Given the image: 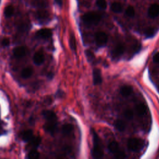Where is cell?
Returning <instances> with one entry per match:
<instances>
[{
  "instance_id": "8",
  "label": "cell",
  "mask_w": 159,
  "mask_h": 159,
  "mask_svg": "<svg viewBox=\"0 0 159 159\" xmlns=\"http://www.w3.org/2000/svg\"><path fill=\"white\" fill-rule=\"evenodd\" d=\"M26 53V49L24 47H17L13 50V54L16 58H21L24 57Z\"/></svg>"
},
{
  "instance_id": "28",
  "label": "cell",
  "mask_w": 159,
  "mask_h": 159,
  "mask_svg": "<svg viewBox=\"0 0 159 159\" xmlns=\"http://www.w3.org/2000/svg\"><path fill=\"white\" fill-rule=\"evenodd\" d=\"M155 29L152 28H148L145 31V35L147 37H152L155 34Z\"/></svg>"
},
{
  "instance_id": "34",
  "label": "cell",
  "mask_w": 159,
  "mask_h": 159,
  "mask_svg": "<svg viewBox=\"0 0 159 159\" xmlns=\"http://www.w3.org/2000/svg\"><path fill=\"white\" fill-rule=\"evenodd\" d=\"M153 60L155 63H159V52L156 53L153 57Z\"/></svg>"
},
{
  "instance_id": "25",
  "label": "cell",
  "mask_w": 159,
  "mask_h": 159,
  "mask_svg": "<svg viewBox=\"0 0 159 159\" xmlns=\"http://www.w3.org/2000/svg\"><path fill=\"white\" fill-rule=\"evenodd\" d=\"M70 47L73 51L75 52L76 49V40L74 34H71L70 39Z\"/></svg>"
},
{
  "instance_id": "22",
  "label": "cell",
  "mask_w": 159,
  "mask_h": 159,
  "mask_svg": "<svg viewBox=\"0 0 159 159\" xmlns=\"http://www.w3.org/2000/svg\"><path fill=\"white\" fill-rule=\"evenodd\" d=\"M74 130V127L70 124H65L62 127V133L63 134L69 135Z\"/></svg>"
},
{
  "instance_id": "31",
  "label": "cell",
  "mask_w": 159,
  "mask_h": 159,
  "mask_svg": "<svg viewBox=\"0 0 159 159\" xmlns=\"http://www.w3.org/2000/svg\"><path fill=\"white\" fill-rule=\"evenodd\" d=\"M85 53H86V56H87V58L90 62H92L94 60V54L92 52L90 51H87Z\"/></svg>"
},
{
  "instance_id": "32",
  "label": "cell",
  "mask_w": 159,
  "mask_h": 159,
  "mask_svg": "<svg viewBox=\"0 0 159 159\" xmlns=\"http://www.w3.org/2000/svg\"><path fill=\"white\" fill-rule=\"evenodd\" d=\"M10 44V40L8 38H4L2 41H1V44L3 47H7Z\"/></svg>"
},
{
  "instance_id": "18",
  "label": "cell",
  "mask_w": 159,
  "mask_h": 159,
  "mask_svg": "<svg viewBox=\"0 0 159 159\" xmlns=\"http://www.w3.org/2000/svg\"><path fill=\"white\" fill-rule=\"evenodd\" d=\"M36 17L39 20L44 21L49 17V14L47 11L40 10L36 12Z\"/></svg>"
},
{
  "instance_id": "19",
  "label": "cell",
  "mask_w": 159,
  "mask_h": 159,
  "mask_svg": "<svg viewBox=\"0 0 159 159\" xmlns=\"http://www.w3.org/2000/svg\"><path fill=\"white\" fill-rule=\"evenodd\" d=\"M33 137V132L31 130L26 131L22 135V139L25 142H29Z\"/></svg>"
},
{
  "instance_id": "27",
  "label": "cell",
  "mask_w": 159,
  "mask_h": 159,
  "mask_svg": "<svg viewBox=\"0 0 159 159\" xmlns=\"http://www.w3.org/2000/svg\"><path fill=\"white\" fill-rule=\"evenodd\" d=\"M28 157L29 159H37L39 157V153L35 150L31 151L28 155Z\"/></svg>"
},
{
  "instance_id": "3",
  "label": "cell",
  "mask_w": 159,
  "mask_h": 159,
  "mask_svg": "<svg viewBox=\"0 0 159 159\" xmlns=\"http://www.w3.org/2000/svg\"><path fill=\"white\" fill-rule=\"evenodd\" d=\"M144 146V141L138 138H131L128 141V147L131 151L139 152Z\"/></svg>"
},
{
  "instance_id": "23",
  "label": "cell",
  "mask_w": 159,
  "mask_h": 159,
  "mask_svg": "<svg viewBox=\"0 0 159 159\" xmlns=\"http://www.w3.org/2000/svg\"><path fill=\"white\" fill-rule=\"evenodd\" d=\"M14 8L13 6L9 5L6 6L4 10V15L6 17H11L13 14H14Z\"/></svg>"
},
{
  "instance_id": "15",
  "label": "cell",
  "mask_w": 159,
  "mask_h": 159,
  "mask_svg": "<svg viewBox=\"0 0 159 159\" xmlns=\"http://www.w3.org/2000/svg\"><path fill=\"white\" fill-rule=\"evenodd\" d=\"M108 149L109 151H110V152H111L115 155V153H116L119 151V144H118V143L116 141H112L108 145Z\"/></svg>"
},
{
  "instance_id": "35",
  "label": "cell",
  "mask_w": 159,
  "mask_h": 159,
  "mask_svg": "<svg viewBox=\"0 0 159 159\" xmlns=\"http://www.w3.org/2000/svg\"><path fill=\"white\" fill-rule=\"evenodd\" d=\"M55 1L58 6H62V0H55Z\"/></svg>"
},
{
  "instance_id": "29",
  "label": "cell",
  "mask_w": 159,
  "mask_h": 159,
  "mask_svg": "<svg viewBox=\"0 0 159 159\" xmlns=\"http://www.w3.org/2000/svg\"><path fill=\"white\" fill-rule=\"evenodd\" d=\"M97 5L100 9L105 10L107 7V3L106 1V0H97Z\"/></svg>"
},
{
  "instance_id": "1",
  "label": "cell",
  "mask_w": 159,
  "mask_h": 159,
  "mask_svg": "<svg viewBox=\"0 0 159 159\" xmlns=\"http://www.w3.org/2000/svg\"><path fill=\"white\" fill-rule=\"evenodd\" d=\"M93 147L92 149V154L94 158H100L103 156V151L101 147L100 140L98 135L93 131Z\"/></svg>"
},
{
  "instance_id": "20",
  "label": "cell",
  "mask_w": 159,
  "mask_h": 159,
  "mask_svg": "<svg viewBox=\"0 0 159 159\" xmlns=\"http://www.w3.org/2000/svg\"><path fill=\"white\" fill-rule=\"evenodd\" d=\"M115 128L118 131H121V132L124 131L126 129V124L125 122L123 121H122L121 119L116 120L115 121Z\"/></svg>"
},
{
  "instance_id": "12",
  "label": "cell",
  "mask_w": 159,
  "mask_h": 159,
  "mask_svg": "<svg viewBox=\"0 0 159 159\" xmlns=\"http://www.w3.org/2000/svg\"><path fill=\"white\" fill-rule=\"evenodd\" d=\"M33 61L37 65H41L44 62V55L42 52H36L33 57Z\"/></svg>"
},
{
  "instance_id": "16",
  "label": "cell",
  "mask_w": 159,
  "mask_h": 159,
  "mask_svg": "<svg viewBox=\"0 0 159 159\" xmlns=\"http://www.w3.org/2000/svg\"><path fill=\"white\" fill-rule=\"evenodd\" d=\"M33 74V69L31 67H26L22 70L21 76L23 78H29Z\"/></svg>"
},
{
  "instance_id": "9",
  "label": "cell",
  "mask_w": 159,
  "mask_h": 159,
  "mask_svg": "<svg viewBox=\"0 0 159 159\" xmlns=\"http://www.w3.org/2000/svg\"><path fill=\"white\" fill-rule=\"evenodd\" d=\"M125 51V47L123 44H118L112 51V56L115 57H119Z\"/></svg>"
},
{
  "instance_id": "17",
  "label": "cell",
  "mask_w": 159,
  "mask_h": 159,
  "mask_svg": "<svg viewBox=\"0 0 159 159\" xmlns=\"http://www.w3.org/2000/svg\"><path fill=\"white\" fill-rule=\"evenodd\" d=\"M31 4L35 7L44 8L47 6L48 1L47 0H31Z\"/></svg>"
},
{
  "instance_id": "6",
  "label": "cell",
  "mask_w": 159,
  "mask_h": 159,
  "mask_svg": "<svg viewBox=\"0 0 159 159\" xmlns=\"http://www.w3.org/2000/svg\"><path fill=\"white\" fill-rule=\"evenodd\" d=\"M93 83L95 85H100L102 83V76L101 71L98 69H95L93 71Z\"/></svg>"
},
{
  "instance_id": "7",
  "label": "cell",
  "mask_w": 159,
  "mask_h": 159,
  "mask_svg": "<svg viewBox=\"0 0 159 159\" xmlns=\"http://www.w3.org/2000/svg\"><path fill=\"white\" fill-rule=\"evenodd\" d=\"M148 15L151 18L156 17L159 15V5L157 4H153L150 6L148 10Z\"/></svg>"
},
{
  "instance_id": "24",
  "label": "cell",
  "mask_w": 159,
  "mask_h": 159,
  "mask_svg": "<svg viewBox=\"0 0 159 159\" xmlns=\"http://www.w3.org/2000/svg\"><path fill=\"white\" fill-rule=\"evenodd\" d=\"M30 145L32 147H37L41 142V138L40 137H33V138L30 140Z\"/></svg>"
},
{
  "instance_id": "33",
  "label": "cell",
  "mask_w": 159,
  "mask_h": 159,
  "mask_svg": "<svg viewBox=\"0 0 159 159\" xmlns=\"http://www.w3.org/2000/svg\"><path fill=\"white\" fill-rule=\"evenodd\" d=\"M115 156L116 158H123L126 157L125 153L123 152H121V151H118L115 154Z\"/></svg>"
},
{
  "instance_id": "21",
  "label": "cell",
  "mask_w": 159,
  "mask_h": 159,
  "mask_svg": "<svg viewBox=\"0 0 159 159\" xmlns=\"http://www.w3.org/2000/svg\"><path fill=\"white\" fill-rule=\"evenodd\" d=\"M111 9L114 12L119 13V12H121L122 11V6L119 3L115 2L111 4Z\"/></svg>"
},
{
  "instance_id": "2",
  "label": "cell",
  "mask_w": 159,
  "mask_h": 159,
  "mask_svg": "<svg viewBox=\"0 0 159 159\" xmlns=\"http://www.w3.org/2000/svg\"><path fill=\"white\" fill-rule=\"evenodd\" d=\"M83 21L89 25H96L101 19V16L96 12H90L85 14L82 17Z\"/></svg>"
},
{
  "instance_id": "5",
  "label": "cell",
  "mask_w": 159,
  "mask_h": 159,
  "mask_svg": "<svg viewBox=\"0 0 159 159\" xmlns=\"http://www.w3.org/2000/svg\"><path fill=\"white\" fill-rule=\"evenodd\" d=\"M44 128L47 133L53 135L56 133L57 129V121H47Z\"/></svg>"
},
{
  "instance_id": "10",
  "label": "cell",
  "mask_w": 159,
  "mask_h": 159,
  "mask_svg": "<svg viewBox=\"0 0 159 159\" xmlns=\"http://www.w3.org/2000/svg\"><path fill=\"white\" fill-rule=\"evenodd\" d=\"M36 35H37L38 37L45 39L51 37L52 35V32L49 29H42L37 32Z\"/></svg>"
},
{
  "instance_id": "4",
  "label": "cell",
  "mask_w": 159,
  "mask_h": 159,
  "mask_svg": "<svg viewBox=\"0 0 159 159\" xmlns=\"http://www.w3.org/2000/svg\"><path fill=\"white\" fill-rule=\"evenodd\" d=\"M95 42L99 47L105 45L108 42V35L104 32H98L95 34Z\"/></svg>"
},
{
  "instance_id": "14",
  "label": "cell",
  "mask_w": 159,
  "mask_h": 159,
  "mask_svg": "<svg viewBox=\"0 0 159 159\" xmlns=\"http://www.w3.org/2000/svg\"><path fill=\"white\" fill-rule=\"evenodd\" d=\"M135 111L137 112L138 115L143 116L146 113L147 106L144 103L139 104L135 107Z\"/></svg>"
},
{
  "instance_id": "26",
  "label": "cell",
  "mask_w": 159,
  "mask_h": 159,
  "mask_svg": "<svg viewBox=\"0 0 159 159\" xmlns=\"http://www.w3.org/2000/svg\"><path fill=\"white\" fill-rule=\"evenodd\" d=\"M126 15L129 17H134L135 16L134 8L131 6H129V7H128V8H127L126 10Z\"/></svg>"
},
{
  "instance_id": "30",
  "label": "cell",
  "mask_w": 159,
  "mask_h": 159,
  "mask_svg": "<svg viewBox=\"0 0 159 159\" xmlns=\"http://www.w3.org/2000/svg\"><path fill=\"white\" fill-rule=\"evenodd\" d=\"M124 115L125 117L127 118L128 119H133V117H134V112L131 110L128 109V110H126L124 111Z\"/></svg>"
},
{
  "instance_id": "11",
  "label": "cell",
  "mask_w": 159,
  "mask_h": 159,
  "mask_svg": "<svg viewBox=\"0 0 159 159\" xmlns=\"http://www.w3.org/2000/svg\"><path fill=\"white\" fill-rule=\"evenodd\" d=\"M42 115L47 121H57V116L52 111L45 110L42 112Z\"/></svg>"
},
{
  "instance_id": "13",
  "label": "cell",
  "mask_w": 159,
  "mask_h": 159,
  "mask_svg": "<svg viewBox=\"0 0 159 159\" xmlns=\"http://www.w3.org/2000/svg\"><path fill=\"white\" fill-rule=\"evenodd\" d=\"M120 92L122 94V96H123L124 97H128L130 96L132 92H133V88L129 85L124 86V87H122L121 88Z\"/></svg>"
}]
</instances>
